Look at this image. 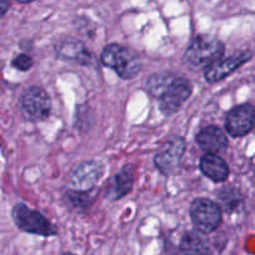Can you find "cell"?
I'll return each mask as SVG.
<instances>
[{"instance_id": "10", "label": "cell", "mask_w": 255, "mask_h": 255, "mask_svg": "<svg viewBox=\"0 0 255 255\" xmlns=\"http://www.w3.org/2000/svg\"><path fill=\"white\" fill-rule=\"evenodd\" d=\"M251 52L244 51L236 55H232L229 57H224V59L221 57V59H218L213 64L206 67V72H204L206 80L208 82H211V84H214V82H218L221 80L226 79L232 72H234L242 65L246 64L251 59Z\"/></svg>"}, {"instance_id": "2", "label": "cell", "mask_w": 255, "mask_h": 255, "mask_svg": "<svg viewBox=\"0 0 255 255\" xmlns=\"http://www.w3.org/2000/svg\"><path fill=\"white\" fill-rule=\"evenodd\" d=\"M101 61L122 79H132L141 71V62L136 52L119 44L107 45L101 54Z\"/></svg>"}, {"instance_id": "13", "label": "cell", "mask_w": 255, "mask_h": 255, "mask_svg": "<svg viewBox=\"0 0 255 255\" xmlns=\"http://www.w3.org/2000/svg\"><path fill=\"white\" fill-rule=\"evenodd\" d=\"M134 167L125 166L114 178L110 181L109 188H107V197L111 201H117L128 194L131 192L134 181Z\"/></svg>"}, {"instance_id": "5", "label": "cell", "mask_w": 255, "mask_h": 255, "mask_svg": "<svg viewBox=\"0 0 255 255\" xmlns=\"http://www.w3.org/2000/svg\"><path fill=\"white\" fill-rule=\"evenodd\" d=\"M192 94V85L183 77H173L166 89L163 90L158 100L159 110L164 116L176 114L182 105L188 100Z\"/></svg>"}, {"instance_id": "16", "label": "cell", "mask_w": 255, "mask_h": 255, "mask_svg": "<svg viewBox=\"0 0 255 255\" xmlns=\"http://www.w3.org/2000/svg\"><path fill=\"white\" fill-rule=\"evenodd\" d=\"M174 76H172L171 74H167V72H162V74H154L147 80V91L151 96L158 99L159 95L163 92V90L166 89L167 85L171 82V80Z\"/></svg>"}, {"instance_id": "6", "label": "cell", "mask_w": 255, "mask_h": 255, "mask_svg": "<svg viewBox=\"0 0 255 255\" xmlns=\"http://www.w3.org/2000/svg\"><path fill=\"white\" fill-rule=\"evenodd\" d=\"M22 116L31 122L44 121L51 111V100L42 89L32 86L22 94L21 100Z\"/></svg>"}, {"instance_id": "12", "label": "cell", "mask_w": 255, "mask_h": 255, "mask_svg": "<svg viewBox=\"0 0 255 255\" xmlns=\"http://www.w3.org/2000/svg\"><path fill=\"white\" fill-rule=\"evenodd\" d=\"M197 143L204 151L209 154H218L226 151L228 146V139L224 132L216 126H209L202 129L197 134Z\"/></svg>"}, {"instance_id": "18", "label": "cell", "mask_w": 255, "mask_h": 255, "mask_svg": "<svg viewBox=\"0 0 255 255\" xmlns=\"http://www.w3.org/2000/svg\"><path fill=\"white\" fill-rule=\"evenodd\" d=\"M11 65L15 67V69L21 70V71H26V70H29L30 67L32 66V60L29 55L20 54L12 60Z\"/></svg>"}, {"instance_id": "1", "label": "cell", "mask_w": 255, "mask_h": 255, "mask_svg": "<svg viewBox=\"0 0 255 255\" xmlns=\"http://www.w3.org/2000/svg\"><path fill=\"white\" fill-rule=\"evenodd\" d=\"M224 54V45L217 37L198 35L192 40L183 55V62L193 69L207 67Z\"/></svg>"}, {"instance_id": "4", "label": "cell", "mask_w": 255, "mask_h": 255, "mask_svg": "<svg viewBox=\"0 0 255 255\" xmlns=\"http://www.w3.org/2000/svg\"><path fill=\"white\" fill-rule=\"evenodd\" d=\"M191 219L197 231L204 234L212 233L222 222L221 207L211 199H196L191 206Z\"/></svg>"}, {"instance_id": "9", "label": "cell", "mask_w": 255, "mask_h": 255, "mask_svg": "<svg viewBox=\"0 0 255 255\" xmlns=\"http://www.w3.org/2000/svg\"><path fill=\"white\" fill-rule=\"evenodd\" d=\"M255 126V109L252 105H241L232 110L226 120L227 132L232 137H243Z\"/></svg>"}, {"instance_id": "8", "label": "cell", "mask_w": 255, "mask_h": 255, "mask_svg": "<svg viewBox=\"0 0 255 255\" xmlns=\"http://www.w3.org/2000/svg\"><path fill=\"white\" fill-rule=\"evenodd\" d=\"M104 173V166L97 161H86L72 169L70 186L74 191L86 192L94 188Z\"/></svg>"}, {"instance_id": "17", "label": "cell", "mask_w": 255, "mask_h": 255, "mask_svg": "<svg viewBox=\"0 0 255 255\" xmlns=\"http://www.w3.org/2000/svg\"><path fill=\"white\" fill-rule=\"evenodd\" d=\"M67 197L71 201L72 206L76 207V208H86L91 203V202H89V191H70L67 193Z\"/></svg>"}, {"instance_id": "11", "label": "cell", "mask_w": 255, "mask_h": 255, "mask_svg": "<svg viewBox=\"0 0 255 255\" xmlns=\"http://www.w3.org/2000/svg\"><path fill=\"white\" fill-rule=\"evenodd\" d=\"M55 51L59 59L64 61L79 65H89L92 60V55L84 44L79 40L64 39L57 42Z\"/></svg>"}, {"instance_id": "20", "label": "cell", "mask_w": 255, "mask_h": 255, "mask_svg": "<svg viewBox=\"0 0 255 255\" xmlns=\"http://www.w3.org/2000/svg\"><path fill=\"white\" fill-rule=\"evenodd\" d=\"M17 1H19V2H24V4H25V2H31L32 0H17Z\"/></svg>"}, {"instance_id": "3", "label": "cell", "mask_w": 255, "mask_h": 255, "mask_svg": "<svg viewBox=\"0 0 255 255\" xmlns=\"http://www.w3.org/2000/svg\"><path fill=\"white\" fill-rule=\"evenodd\" d=\"M12 221L20 231L41 237H54L56 228L40 212L30 209L26 204L17 203L12 208Z\"/></svg>"}, {"instance_id": "14", "label": "cell", "mask_w": 255, "mask_h": 255, "mask_svg": "<svg viewBox=\"0 0 255 255\" xmlns=\"http://www.w3.org/2000/svg\"><path fill=\"white\" fill-rule=\"evenodd\" d=\"M199 166L202 173L214 182H223L229 176L228 164L218 154H204Z\"/></svg>"}, {"instance_id": "15", "label": "cell", "mask_w": 255, "mask_h": 255, "mask_svg": "<svg viewBox=\"0 0 255 255\" xmlns=\"http://www.w3.org/2000/svg\"><path fill=\"white\" fill-rule=\"evenodd\" d=\"M179 248L182 255H211L207 242L194 232H188L184 234Z\"/></svg>"}, {"instance_id": "19", "label": "cell", "mask_w": 255, "mask_h": 255, "mask_svg": "<svg viewBox=\"0 0 255 255\" xmlns=\"http://www.w3.org/2000/svg\"><path fill=\"white\" fill-rule=\"evenodd\" d=\"M10 6V0H0V16L5 15Z\"/></svg>"}, {"instance_id": "7", "label": "cell", "mask_w": 255, "mask_h": 255, "mask_svg": "<svg viewBox=\"0 0 255 255\" xmlns=\"http://www.w3.org/2000/svg\"><path fill=\"white\" fill-rule=\"evenodd\" d=\"M186 151V142L182 137L169 139L154 157V166L161 173L171 174L178 167Z\"/></svg>"}, {"instance_id": "21", "label": "cell", "mask_w": 255, "mask_h": 255, "mask_svg": "<svg viewBox=\"0 0 255 255\" xmlns=\"http://www.w3.org/2000/svg\"><path fill=\"white\" fill-rule=\"evenodd\" d=\"M62 255H75V254H72V253H70V252H66V253H64Z\"/></svg>"}]
</instances>
